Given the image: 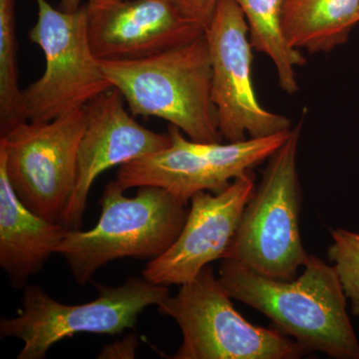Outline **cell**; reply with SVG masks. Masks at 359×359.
Returning <instances> with one entry per match:
<instances>
[{"label":"cell","mask_w":359,"mask_h":359,"mask_svg":"<svg viewBox=\"0 0 359 359\" xmlns=\"http://www.w3.org/2000/svg\"><path fill=\"white\" fill-rule=\"evenodd\" d=\"M125 191L116 180L110 182L100 199L96 226L85 231L69 229L56 249L78 285H86L116 259H156L179 237L188 217L186 205L159 187H140L133 198Z\"/></svg>","instance_id":"cell-3"},{"label":"cell","mask_w":359,"mask_h":359,"mask_svg":"<svg viewBox=\"0 0 359 359\" xmlns=\"http://www.w3.org/2000/svg\"><path fill=\"white\" fill-rule=\"evenodd\" d=\"M82 0H60L59 9L66 13H74L81 7Z\"/></svg>","instance_id":"cell-21"},{"label":"cell","mask_w":359,"mask_h":359,"mask_svg":"<svg viewBox=\"0 0 359 359\" xmlns=\"http://www.w3.org/2000/svg\"><path fill=\"white\" fill-rule=\"evenodd\" d=\"M292 280H278L235 261L222 259L219 280L231 299L273 321L309 353L359 359V341L347 313V297L334 266L311 255Z\"/></svg>","instance_id":"cell-1"},{"label":"cell","mask_w":359,"mask_h":359,"mask_svg":"<svg viewBox=\"0 0 359 359\" xmlns=\"http://www.w3.org/2000/svg\"><path fill=\"white\" fill-rule=\"evenodd\" d=\"M212 65V101L223 140L238 142L290 131L285 116L264 109L252 82L249 26L235 0H219L205 29Z\"/></svg>","instance_id":"cell-10"},{"label":"cell","mask_w":359,"mask_h":359,"mask_svg":"<svg viewBox=\"0 0 359 359\" xmlns=\"http://www.w3.org/2000/svg\"><path fill=\"white\" fill-rule=\"evenodd\" d=\"M99 62L132 115L160 118L193 141L223 143L212 101L211 56L205 32L150 57Z\"/></svg>","instance_id":"cell-2"},{"label":"cell","mask_w":359,"mask_h":359,"mask_svg":"<svg viewBox=\"0 0 359 359\" xmlns=\"http://www.w3.org/2000/svg\"><path fill=\"white\" fill-rule=\"evenodd\" d=\"M85 124L83 107L50 121H21L0 135V161L16 195L54 223L63 224L74 193Z\"/></svg>","instance_id":"cell-8"},{"label":"cell","mask_w":359,"mask_h":359,"mask_svg":"<svg viewBox=\"0 0 359 359\" xmlns=\"http://www.w3.org/2000/svg\"><path fill=\"white\" fill-rule=\"evenodd\" d=\"M168 295L158 311L176 321L183 344L173 359H297L309 354L280 330L252 325L238 313L210 266Z\"/></svg>","instance_id":"cell-5"},{"label":"cell","mask_w":359,"mask_h":359,"mask_svg":"<svg viewBox=\"0 0 359 359\" xmlns=\"http://www.w3.org/2000/svg\"><path fill=\"white\" fill-rule=\"evenodd\" d=\"M69 228L30 211L13 190L0 161V266L21 289L43 269Z\"/></svg>","instance_id":"cell-14"},{"label":"cell","mask_w":359,"mask_h":359,"mask_svg":"<svg viewBox=\"0 0 359 359\" xmlns=\"http://www.w3.org/2000/svg\"><path fill=\"white\" fill-rule=\"evenodd\" d=\"M256 188L250 170L222 193L195 194L179 237L164 254L149 261L143 278L164 287L185 285L205 266L223 259Z\"/></svg>","instance_id":"cell-12"},{"label":"cell","mask_w":359,"mask_h":359,"mask_svg":"<svg viewBox=\"0 0 359 359\" xmlns=\"http://www.w3.org/2000/svg\"><path fill=\"white\" fill-rule=\"evenodd\" d=\"M292 129L264 138L202 143L187 139L181 130L170 125V146L122 165L116 181L124 190L159 187L187 205L195 194L222 193L233 180L269 160Z\"/></svg>","instance_id":"cell-9"},{"label":"cell","mask_w":359,"mask_h":359,"mask_svg":"<svg viewBox=\"0 0 359 359\" xmlns=\"http://www.w3.org/2000/svg\"><path fill=\"white\" fill-rule=\"evenodd\" d=\"M37 4V21L28 33L44 54L45 70L22 90L23 121H50L83 108L112 88L90 45L86 4L74 13L54 8L47 0Z\"/></svg>","instance_id":"cell-7"},{"label":"cell","mask_w":359,"mask_h":359,"mask_svg":"<svg viewBox=\"0 0 359 359\" xmlns=\"http://www.w3.org/2000/svg\"><path fill=\"white\" fill-rule=\"evenodd\" d=\"M138 339L134 334L126 335L124 339L104 346L99 353L101 359H131L135 358Z\"/></svg>","instance_id":"cell-20"},{"label":"cell","mask_w":359,"mask_h":359,"mask_svg":"<svg viewBox=\"0 0 359 359\" xmlns=\"http://www.w3.org/2000/svg\"><path fill=\"white\" fill-rule=\"evenodd\" d=\"M86 8L90 45L98 60L150 57L205 32L175 0H88Z\"/></svg>","instance_id":"cell-11"},{"label":"cell","mask_w":359,"mask_h":359,"mask_svg":"<svg viewBox=\"0 0 359 359\" xmlns=\"http://www.w3.org/2000/svg\"><path fill=\"white\" fill-rule=\"evenodd\" d=\"M124 98L115 87L84 106V133L77 156L76 185L63 224L80 229L90 190L99 175L116 166L158 152L171 144L169 134L145 128L125 109Z\"/></svg>","instance_id":"cell-13"},{"label":"cell","mask_w":359,"mask_h":359,"mask_svg":"<svg viewBox=\"0 0 359 359\" xmlns=\"http://www.w3.org/2000/svg\"><path fill=\"white\" fill-rule=\"evenodd\" d=\"M249 26L252 48L273 61L283 91H299L295 68L306 65L302 51L292 48L283 28V0H235Z\"/></svg>","instance_id":"cell-16"},{"label":"cell","mask_w":359,"mask_h":359,"mask_svg":"<svg viewBox=\"0 0 359 359\" xmlns=\"http://www.w3.org/2000/svg\"><path fill=\"white\" fill-rule=\"evenodd\" d=\"M330 231L332 243L328 248V259L334 264L347 299L351 302V313L359 316V233L340 228Z\"/></svg>","instance_id":"cell-18"},{"label":"cell","mask_w":359,"mask_h":359,"mask_svg":"<svg viewBox=\"0 0 359 359\" xmlns=\"http://www.w3.org/2000/svg\"><path fill=\"white\" fill-rule=\"evenodd\" d=\"M302 127V123L292 127L285 143L269 158L224 257L273 280H294L309 257L299 228L302 192L297 157Z\"/></svg>","instance_id":"cell-4"},{"label":"cell","mask_w":359,"mask_h":359,"mask_svg":"<svg viewBox=\"0 0 359 359\" xmlns=\"http://www.w3.org/2000/svg\"><path fill=\"white\" fill-rule=\"evenodd\" d=\"M15 28V1L0 0V135L23 121Z\"/></svg>","instance_id":"cell-17"},{"label":"cell","mask_w":359,"mask_h":359,"mask_svg":"<svg viewBox=\"0 0 359 359\" xmlns=\"http://www.w3.org/2000/svg\"><path fill=\"white\" fill-rule=\"evenodd\" d=\"M98 297L83 304H61L39 285L25 287L22 309L15 318H1L0 337L23 341L18 359H41L61 340L79 334L116 335L136 327L148 306H158L169 289L130 276L119 287L97 283Z\"/></svg>","instance_id":"cell-6"},{"label":"cell","mask_w":359,"mask_h":359,"mask_svg":"<svg viewBox=\"0 0 359 359\" xmlns=\"http://www.w3.org/2000/svg\"><path fill=\"white\" fill-rule=\"evenodd\" d=\"M358 22L359 0H283V32L297 50L332 51Z\"/></svg>","instance_id":"cell-15"},{"label":"cell","mask_w":359,"mask_h":359,"mask_svg":"<svg viewBox=\"0 0 359 359\" xmlns=\"http://www.w3.org/2000/svg\"><path fill=\"white\" fill-rule=\"evenodd\" d=\"M194 21L207 28L211 22L219 0H175Z\"/></svg>","instance_id":"cell-19"}]
</instances>
